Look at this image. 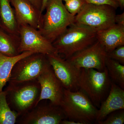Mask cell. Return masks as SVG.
Instances as JSON below:
<instances>
[{"mask_svg":"<svg viewBox=\"0 0 124 124\" xmlns=\"http://www.w3.org/2000/svg\"><path fill=\"white\" fill-rule=\"evenodd\" d=\"M27 0L31 2L37 8L41 11V9L42 6V0Z\"/></svg>","mask_w":124,"mask_h":124,"instance_id":"26","label":"cell"},{"mask_svg":"<svg viewBox=\"0 0 124 124\" xmlns=\"http://www.w3.org/2000/svg\"><path fill=\"white\" fill-rule=\"evenodd\" d=\"M56 77L64 89L72 91L79 90L81 69L57 54L47 55Z\"/></svg>","mask_w":124,"mask_h":124,"instance_id":"10","label":"cell"},{"mask_svg":"<svg viewBox=\"0 0 124 124\" xmlns=\"http://www.w3.org/2000/svg\"><path fill=\"white\" fill-rule=\"evenodd\" d=\"M8 82V85L5 90L7 102L19 116L29 112L38 103L40 86L37 79Z\"/></svg>","mask_w":124,"mask_h":124,"instance_id":"3","label":"cell"},{"mask_svg":"<svg viewBox=\"0 0 124 124\" xmlns=\"http://www.w3.org/2000/svg\"><path fill=\"white\" fill-rule=\"evenodd\" d=\"M111 81L106 68L102 71L92 68H81L79 90L88 97L96 107L99 108L110 90Z\"/></svg>","mask_w":124,"mask_h":124,"instance_id":"5","label":"cell"},{"mask_svg":"<svg viewBox=\"0 0 124 124\" xmlns=\"http://www.w3.org/2000/svg\"><path fill=\"white\" fill-rule=\"evenodd\" d=\"M86 3L96 5H107L116 9L119 7L117 0H85Z\"/></svg>","mask_w":124,"mask_h":124,"instance_id":"24","label":"cell"},{"mask_svg":"<svg viewBox=\"0 0 124 124\" xmlns=\"http://www.w3.org/2000/svg\"><path fill=\"white\" fill-rule=\"evenodd\" d=\"M97 39L107 53L124 45V26L115 23L97 32Z\"/></svg>","mask_w":124,"mask_h":124,"instance_id":"15","label":"cell"},{"mask_svg":"<svg viewBox=\"0 0 124 124\" xmlns=\"http://www.w3.org/2000/svg\"><path fill=\"white\" fill-rule=\"evenodd\" d=\"M108 57L124 64V45L116 48L112 51L107 53Z\"/></svg>","mask_w":124,"mask_h":124,"instance_id":"23","label":"cell"},{"mask_svg":"<svg viewBox=\"0 0 124 124\" xmlns=\"http://www.w3.org/2000/svg\"><path fill=\"white\" fill-rule=\"evenodd\" d=\"M124 123V109L112 112L99 124H123Z\"/></svg>","mask_w":124,"mask_h":124,"instance_id":"21","label":"cell"},{"mask_svg":"<svg viewBox=\"0 0 124 124\" xmlns=\"http://www.w3.org/2000/svg\"><path fill=\"white\" fill-rule=\"evenodd\" d=\"M19 26L29 25L38 30L41 24L42 14L27 0H10Z\"/></svg>","mask_w":124,"mask_h":124,"instance_id":"13","label":"cell"},{"mask_svg":"<svg viewBox=\"0 0 124 124\" xmlns=\"http://www.w3.org/2000/svg\"><path fill=\"white\" fill-rule=\"evenodd\" d=\"M45 9L38 31L52 43L74 23L75 16L68 12L62 0H48Z\"/></svg>","mask_w":124,"mask_h":124,"instance_id":"2","label":"cell"},{"mask_svg":"<svg viewBox=\"0 0 124 124\" xmlns=\"http://www.w3.org/2000/svg\"><path fill=\"white\" fill-rule=\"evenodd\" d=\"M115 23L124 26V13L119 15H116L115 17Z\"/></svg>","mask_w":124,"mask_h":124,"instance_id":"25","label":"cell"},{"mask_svg":"<svg viewBox=\"0 0 124 124\" xmlns=\"http://www.w3.org/2000/svg\"><path fill=\"white\" fill-rule=\"evenodd\" d=\"M67 119L61 107L40 101L31 110L18 117L16 123L20 124H60Z\"/></svg>","mask_w":124,"mask_h":124,"instance_id":"8","label":"cell"},{"mask_svg":"<svg viewBox=\"0 0 124 124\" xmlns=\"http://www.w3.org/2000/svg\"><path fill=\"white\" fill-rule=\"evenodd\" d=\"M51 67L47 55L37 53L32 54L15 63L8 82H22L37 79Z\"/></svg>","mask_w":124,"mask_h":124,"instance_id":"7","label":"cell"},{"mask_svg":"<svg viewBox=\"0 0 124 124\" xmlns=\"http://www.w3.org/2000/svg\"><path fill=\"white\" fill-rule=\"evenodd\" d=\"M18 117L9 106L6 91L0 92V124H15Z\"/></svg>","mask_w":124,"mask_h":124,"instance_id":"20","label":"cell"},{"mask_svg":"<svg viewBox=\"0 0 124 124\" xmlns=\"http://www.w3.org/2000/svg\"><path fill=\"white\" fill-rule=\"evenodd\" d=\"M0 27L8 33L19 37V27L10 0H0Z\"/></svg>","mask_w":124,"mask_h":124,"instance_id":"16","label":"cell"},{"mask_svg":"<svg viewBox=\"0 0 124 124\" xmlns=\"http://www.w3.org/2000/svg\"><path fill=\"white\" fill-rule=\"evenodd\" d=\"M86 3L85 0H68L65 1L64 6L69 13L75 16Z\"/></svg>","mask_w":124,"mask_h":124,"instance_id":"22","label":"cell"},{"mask_svg":"<svg viewBox=\"0 0 124 124\" xmlns=\"http://www.w3.org/2000/svg\"><path fill=\"white\" fill-rule=\"evenodd\" d=\"M97 40V32L73 23L52 43L56 53L67 59Z\"/></svg>","mask_w":124,"mask_h":124,"instance_id":"1","label":"cell"},{"mask_svg":"<svg viewBox=\"0 0 124 124\" xmlns=\"http://www.w3.org/2000/svg\"><path fill=\"white\" fill-rule=\"evenodd\" d=\"M35 53L25 51L14 57H8L0 53V92L8 81L12 69L19 60Z\"/></svg>","mask_w":124,"mask_h":124,"instance_id":"17","label":"cell"},{"mask_svg":"<svg viewBox=\"0 0 124 124\" xmlns=\"http://www.w3.org/2000/svg\"><path fill=\"white\" fill-rule=\"evenodd\" d=\"M48 0H42V6L41 9V13L42 14L43 11L45 10L46 4Z\"/></svg>","mask_w":124,"mask_h":124,"instance_id":"28","label":"cell"},{"mask_svg":"<svg viewBox=\"0 0 124 124\" xmlns=\"http://www.w3.org/2000/svg\"><path fill=\"white\" fill-rule=\"evenodd\" d=\"M107 53L97 40L93 44L67 59L78 68H92L100 71L106 69Z\"/></svg>","mask_w":124,"mask_h":124,"instance_id":"9","label":"cell"},{"mask_svg":"<svg viewBox=\"0 0 124 124\" xmlns=\"http://www.w3.org/2000/svg\"><path fill=\"white\" fill-rule=\"evenodd\" d=\"M115 10L110 6L86 3L75 16L74 23L97 32L116 23Z\"/></svg>","mask_w":124,"mask_h":124,"instance_id":"6","label":"cell"},{"mask_svg":"<svg viewBox=\"0 0 124 124\" xmlns=\"http://www.w3.org/2000/svg\"><path fill=\"white\" fill-rule=\"evenodd\" d=\"M37 80L40 86L38 103L41 100H48L53 104L60 106L64 88L55 76L51 67L41 74Z\"/></svg>","mask_w":124,"mask_h":124,"instance_id":"12","label":"cell"},{"mask_svg":"<svg viewBox=\"0 0 124 124\" xmlns=\"http://www.w3.org/2000/svg\"><path fill=\"white\" fill-rule=\"evenodd\" d=\"M60 124H81L79 122H76L71 120H68L66 119L63 120L61 122Z\"/></svg>","mask_w":124,"mask_h":124,"instance_id":"27","label":"cell"},{"mask_svg":"<svg viewBox=\"0 0 124 124\" xmlns=\"http://www.w3.org/2000/svg\"><path fill=\"white\" fill-rule=\"evenodd\" d=\"M119 2V7L121 9H123L124 7V0H117Z\"/></svg>","mask_w":124,"mask_h":124,"instance_id":"29","label":"cell"},{"mask_svg":"<svg viewBox=\"0 0 124 124\" xmlns=\"http://www.w3.org/2000/svg\"><path fill=\"white\" fill-rule=\"evenodd\" d=\"M62 0L64 1L65 2V1H67L68 0Z\"/></svg>","mask_w":124,"mask_h":124,"instance_id":"30","label":"cell"},{"mask_svg":"<svg viewBox=\"0 0 124 124\" xmlns=\"http://www.w3.org/2000/svg\"><path fill=\"white\" fill-rule=\"evenodd\" d=\"M124 109V89L111 82L108 95L98 110L95 122L98 124L112 112Z\"/></svg>","mask_w":124,"mask_h":124,"instance_id":"14","label":"cell"},{"mask_svg":"<svg viewBox=\"0 0 124 124\" xmlns=\"http://www.w3.org/2000/svg\"><path fill=\"white\" fill-rule=\"evenodd\" d=\"M60 107L68 120L81 124L95 121L98 109L88 97L81 90L64 89Z\"/></svg>","mask_w":124,"mask_h":124,"instance_id":"4","label":"cell"},{"mask_svg":"<svg viewBox=\"0 0 124 124\" xmlns=\"http://www.w3.org/2000/svg\"><path fill=\"white\" fill-rule=\"evenodd\" d=\"M106 67L112 82L124 89V66L108 57Z\"/></svg>","mask_w":124,"mask_h":124,"instance_id":"19","label":"cell"},{"mask_svg":"<svg viewBox=\"0 0 124 124\" xmlns=\"http://www.w3.org/2000/svg\"></svg>","mask_w":124,"mask_h":124,"instance_id":"31","label":"cell"},{"mask_svg":"<svg viewBox=\"0 0 124 124\" xmlns=\"http://www.w3.org/2000/svg\"><path fill=\"white\" fill-rule=\"evenodd\" d=\"M19 37L11 35L0 27V53L8 57L21 54L19 50Z\"/></svg>","mask_w":124,"mask_h":124,"instance_id":"18","label":"cell"},{"mask_svg":"<svg viewBox=\"0 0 124 124\" xmlns=\"http://www.w3.org/2000/svg\"><path fill=\"white\" fill-rule=\"evenodd\" d=\"M19 35L20 53L31 51L46 55L57 54L52 43L43 37L38 30L29 25L20 26Z\"/></svg>","mask_w":124,"mask_h":124,"instance_id":"11","label":"cell"}]
</instances>
